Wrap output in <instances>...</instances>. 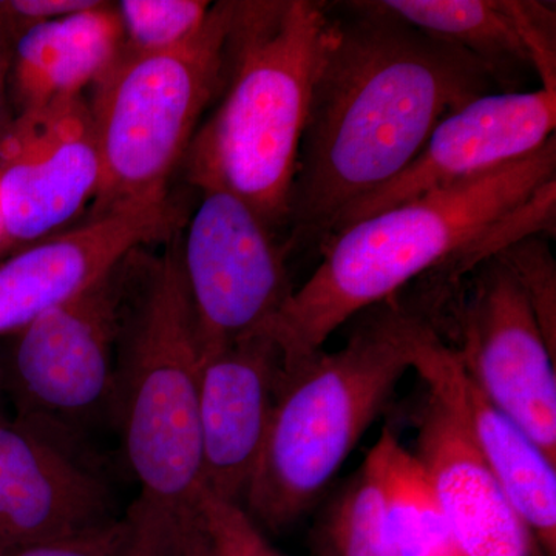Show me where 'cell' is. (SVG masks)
I'll return each instance as SVG.
<instances>
[{
	"mask_svg": "<svg viewBox=\"0 0 556 556\" xmlns=\"http://www.w3.org/2000/svg\"><path fill=\"white\" fill-rule=\"evenodd\" d=\"M181 262L201 356L268 327L291 298L287 248L247 201L218 182L197 186Z\"/></svg>",
	"mask_w": 556,
	"mask_h": 556,
	"instance_id": "cell-8",
	"label": "cell"
},
{
	"mask_svg": "<svg viewBox=\"0 0 556 556\" xmlns=\"http://www.w3.org/2000/svg\"><path fill=\"white\" fill-rule=\"evenodd\" d=\"M527 556H548L547 552L544 551L540 544L536 543L535 538H533L532 543H530L529 555Z\"/></svg>",
	"mask_w": 556,
	"mask_h": 556,
	"instance_id": "cell-29",
	"label": "cell"
},
{
	"mask_svg": "<svg viewBox=\"0 0 556 556\" xmlns=\"http://www.w3.org/2000/svg\"><path fill=\"white\" fill-rule=\"evenodd\" d=\"M496 86L484 62L372 2L328 3L292 185L289 247L397 177L439 121Z\"/></svg>",
	"mask_w": 556,
	"mask_h": 556,
	"instance_id": "cell-1",
	"label": "cell"
},
{
	"mask_svg": "<svg viewBox=\"0 0 556 556\" xmlns=\"http://www.w3.org/2000/svg\"><path fill=\"white\" fill-rule=\"evenodd\" d=\"M376 5L473 54L508 91L533 68L515 0H379Z\"/></svg>",
	"mask_w": 556,
	"mask_h": 556,
	"instance_id": "cell-18",
	"label": "cell"
},
{
	"mask_svg": "<svg viewBox=\"0 0 556 556\" xmlns=\"http://www.w3.org/2000/svg\"><path fill=\"white\" fill-rule=\"evenodd\" d=\"M175 556H218L197 506L178 515Z\"/></svg>",
	"mask_w": 556,
	"mask_h": 556,
	"instance_id": "cell-27",
	"label": "cell"
},
{
	"mask_svg": "<svg viewBox=\"0 0 556 556\" xmlns=\"http://www.w3.org/2000/svg\"><path fill=\"white\" fill-rule=\"evenodd\" d=\"M130 255L10 336L2 380L20 413L16 420L62 437L65 428L112 409Z\"/></svg>",
	"mask_w": 556,
	"mask_h": 556,
	"instance_id": "cell-7",
	"label": "cell"
},
{
	"mask_svg": "<svg viewBox=\"0 0 556 556\" xmlns=\"http://www.w3.org/2000/svg\"><path fill=\"white\" fill-rule=\"evenodd\" d=\"M327 21V2H232L223 100L185 159L192 185L226 186L274 232L289 225L300 139Z\"/></svg>",
	"mask_w": 556,
	"mask_h": 556,
	"instance_id": "cell-3",
	"label": "cell"
},
{
	"mask_svg": "<svg viewBox=\"0 0 556 556\" xmlns=\"http://www.w3.org/2000/svg\"><path fill=\"white\" fill-rule=\"evenodd\" d=\"M345 346L283 368L273 419L244 510L280 532L313 507L362 437L415 369L427 318L383 302Z\"/></svg>",
	"mask_w": 556,
	"mask_h": 556,
	"instance_id": "cell-4",
	"label": "cell"
},
{
	"mask_svg": "<svg viewBox=\"0 0 556 556\" xmlns=\"http://www.w3.org/2000/svg\"><path fill=\"white\" fill-rule=\"evenodd\" d=\"M364 467L379 486L397 556H460L427 471L393 431H382Z\"/></svg>",
	"mask_w": 556,
	"mask_h": 556,
	"instance_id": "cell-19",
	"label": "cell"
},
{
	"mask_svg": "<svg viewBox=\"0 0 556 556\" xmlns=\"http://www.w3.org/2000/svg\"><path fill=\"white\" fill-rule=\"evenodd\" d=\"M283 356L268 329L201 356V489L229 503L247 496L273 419Z\"/></svg>",
	"mask_w": 556,
	"mask_h": 556,
	"instance_id": "cell-13",
	"label": "cell"
},
{
	"mask_svg": "<svg viewBox=\"0 0 556 556\" xmlns=\"http://www.w3.org/2000/svg\"><path fill=\"white\" fill-rule=\"evenodd\" d=\"M129 517L80 533V535L5 552L0 556H113L130 535Z\"/></svg>",
	"mask_w": 556,
	"mask_h": 556,
	"instance_id": "cell-25",
	"label": "cell"
},
{
	"mask_svg": "<svg viewBox=\"0 0 556 556\" xmlns=\"http://www.w3.org/2000/svg\"><path fill=\"white\" fill-rule=\"evenodd\" d=\"M98 3V0H7L0 2V13L21 33L39 22L60 20L93 9Z\"/></svg>",
	"mask_w": 556,
	"mask_h": 556,
	"instance_id": "cell-26",
	"label": "cell"
},
{
	"mask_svg": "<svg viewBox=\"0 0 556 556\" xmlns=\"http://www.w3.org/2000/svg\"><path fill=\"white\" fill-rule=\"evenodd\" d=\"M123 43L118 11L104 2L22 30L10 67L20 113L80 98L115 64Z\"/></svg>",
	"mask_w": 556,
	"mask_h": 556,
	"instance_id": "cell-17",
	"label": "cell"
},
{
	"mask_svg": "<svg viewBox=\"0 0 556 556\" xmlns=\"http://www.w3.org/2000/svg\"><path fill=\"white\" fill-rule=\"evenodd\" d=\"M17 36H20V33L16 31V28L0 13V109H2L7 76H9L10 73L13 47Z\"/></svg>",
	"mask_w": 556,
	"mask_h": 556,
	"instance_id": "cell-28",
	"label": "cell"
},
{
	"mask_svg": "<svg viewBox=\"0 0 556 556\" xmlns=\"http://www.w3.org/2000/svg\"><path fill=\"white\" fill-rule=\"evenodd\" d=\"M118 519L109 486L58 433L0 422V554Z\"/></svg>",
	"mask_w": 556,
	"mask_h": 556,
	"instance_id": "cell-14",
	"label": "cell"
},
{
	"mask_svg": "<svg viewBox=\"0 0 556 556\" xmlns=\"http://www.w3.org/2000/svg\"><path fill=\"white\" fill-rule=\"evenodd\" d=\"M166 244L130 255L112 413L141 495L182 514L201 490V354L181 239Z\"/></svg>",
	"mask_w": 556,
	"mask_h": 556,
	"instance_id": "cell-5",
	"label": "cell"
},
{
	"mask_svg": "<svg viewBox=\"0 0 556 556\" xmlns=\"http://www.w3.org/2000/svg\"><path fill=\"white\" fill-rule=\"evenodd\" d=\"M181 225V212L167 199L109 212L24 249L0 265V338L76 298L131 252L169 241Z\"/></svg>",
	"mask_w": 556,
	"mask_h": 556,
	"instance_id": "cell-12",
	"label": "cell"
},
{
	"mask_svg": "<svg viewBox=\"0 0 556 556\" xmlns=\"http://www.w3.org/2000/svg\"><path fill=\"white\" fill-rule=\"evenodd\" d=\"M212 3L206 0H123L116 7L130 53H160L192 39Z\"/></svg>",
	"mask_w": 556,
	"mask_h": 556,
	"instance_id": "cell-21",
	"label": "cell"
},
{
	"mask_svg": "<svg viewBox=\"0 0 556 556\" xmlns=\"http://www.w3.org/2000/svg\"><path fill=\"white\" fill-rule=\"evenodd\" d=\"M556 138L535 152L351 223L266 327L283 367L321 351L351 318L388 302L420 274L463 254L492 257L555 215ZM481 262H484V260Z\"/></svg>",
	"mask_w": 556,
	"mask_h": 556,
	"instance_id": "cell-2",
	"label": "cell"
},
{
	"mask_svg": "<svg viewBox=\"0 0 556 556\" xmlns=\"http://www.w3.org/2000/svg\"><path fill=\"white\" fill-rule=\"evenodd\" d=\"M430 324V321H428ZM426 325L415 371L447 399L508 503L548 556H556V464L485 396L455 346Z\"/></svg>",
	"mask_w": 556,
	"mask_h": 556,
	"instance_id": "cell-15",
	"label": "cell"
},
{
	"mask_svg": "<svg viewBox=\"0 0 556 556\" xmlns=\"http://www.w3.org/2000/svg\"><path fill=\"white\" fill-rule=\"evenodd\" d=\"M463 314L464 367L485 396L556 464L555 353L506 262H481Z\"/></svg>",
	"mask_w": 556,
	"mask_h": 556,
	"instance_id": "cell-9",
	"label": "cell"
},
{
	"mask_svg": "<svg viewBox=\"0 0 556 556\" xmlns=\"http://www.w3.org/2000/svg\"><path fill=\"white\" fill-rule=\"evenodd\" d=\"M555 127L556 93L543 87L489 93L467 102L439 121L397 177L346 207L328 237L431 190L522 159L554 137Z\"/></svg>",
	"mask_w": 556,
	"mask_h": 556,
	"instance_id": "cell-11",
	"label": "cell"
},
{
	"mask_svg": "<svg viewBox=\"0 0 556 556\" xmlns=\"http://www.w3.org/2000/svg\"><path fill=\"white\" fill-rule=\"evenodd\" d=\"M3 240H7V237L5 229H3L2 212H0V244H2Z\"/></svg>",
	"mask_w": 556,
	"mask_h": 556,
	"instance_id": "cell-30",
	"label": "cell"
},
{
	"mask_svg": "<svg viewBox=\"0 0 556 556\" xmlns=\"http://www.w3.org/2000/svg\"><path fill=\"white\" fill-rule=\"evenodd\" d=\"M178 515L139 495L127 511L130 535L113 556H175Z\"/></svg>",
	"mask_w": 556,
	"mask_h": 556,
	"instance_id": "cell-24",
	"label": "cell"
},
{
	"mask_svg": "<svg viewBox=\"0 0 556 556\" xmlns=\"http://www.w3.org/2000/svg\"><path fill=\"white\" fill-rule=\"evenodd\" d=\"M496 254L517 277L544 339L556 353V266L547 244L529 236L507 244Z\"/></svg>",
	"mask_w": 556,
	"mask_h": 556,
	"instance_id": "cell-22",
	"label": "cell"
},
{
	"mask_svg": "<svg viewBox=\"0 0 556 556\" xmlns=\"http://www.w3.org/2000/svg\"><path fill=\"white\" fill-rule=\"evenodd\" d=\"M197 508L218 556H285L270 546L243 506L201 489Z\"/></svg>",
	"mask_w": 556,
	"mask_h": 556,
	"instance_id": "cell-23",
	"label": "cell"
},
{
	"mask_svg": "<svg viewBox=\"0 0 556 556\" xmlns=\"http://www.w3.org/2000/svg\"><path fill=\"white\" fill-rule=\"evenodd\" d=\"M415 453L452 526L460 556H527L533 535L508 503L447 399L428 388Z\"/></svg>",
	"mask_w": 556,
	"mask_h": 556,
	"instance_id": "cell-16",
	"label": "cell"
},
{
	"mask_svg": "<svg viewBox=\"0 0 556 556\" xmlns=\"http://www.w3.org/2000/svg\"><path fill=\"white\" fill-rule=\"evenodd\" d=\"M313 544L318 556H397L382 495L364 466L325 508Z\"/></svg>",
	"mask_w": 556,
	"mask_h": 556,
	"instance_id": "cell-20",
	"label": "cell"
},
{
	"mask_svg": "<svg viewBox=\"0 0 556 556\" xmlns=\"http://www.w3.org/2000/svg\"><path fill=\"white\" fill-rule=\"evenodd\" d=\"M101 161L83 97L20 113L0 139L7 241L46 239L94 199Z\"/></svg>",
	"mask_w": 556,
	"mask_h": 556,
	"instance_id": "cell-10",
	"label": "cell"
},
{
	"mask_svg": "<svg viewBox=\"0 0 556 556\" xmlns=\"http://www.w3.org/2000/svg\"><path fill=\"white\" fill-rule=\"evenodd\" d=\"M232 2L212 5L188 42L160 53L121 51L94 86L90 113L101 161L91 218L167 200L201 115L222 91Z\"/></svg>",
	"mask_w": 556,
	"mask_h": 556,
	"instance_id": "cell-6",
	"label": "cell"
}]
</instances>
